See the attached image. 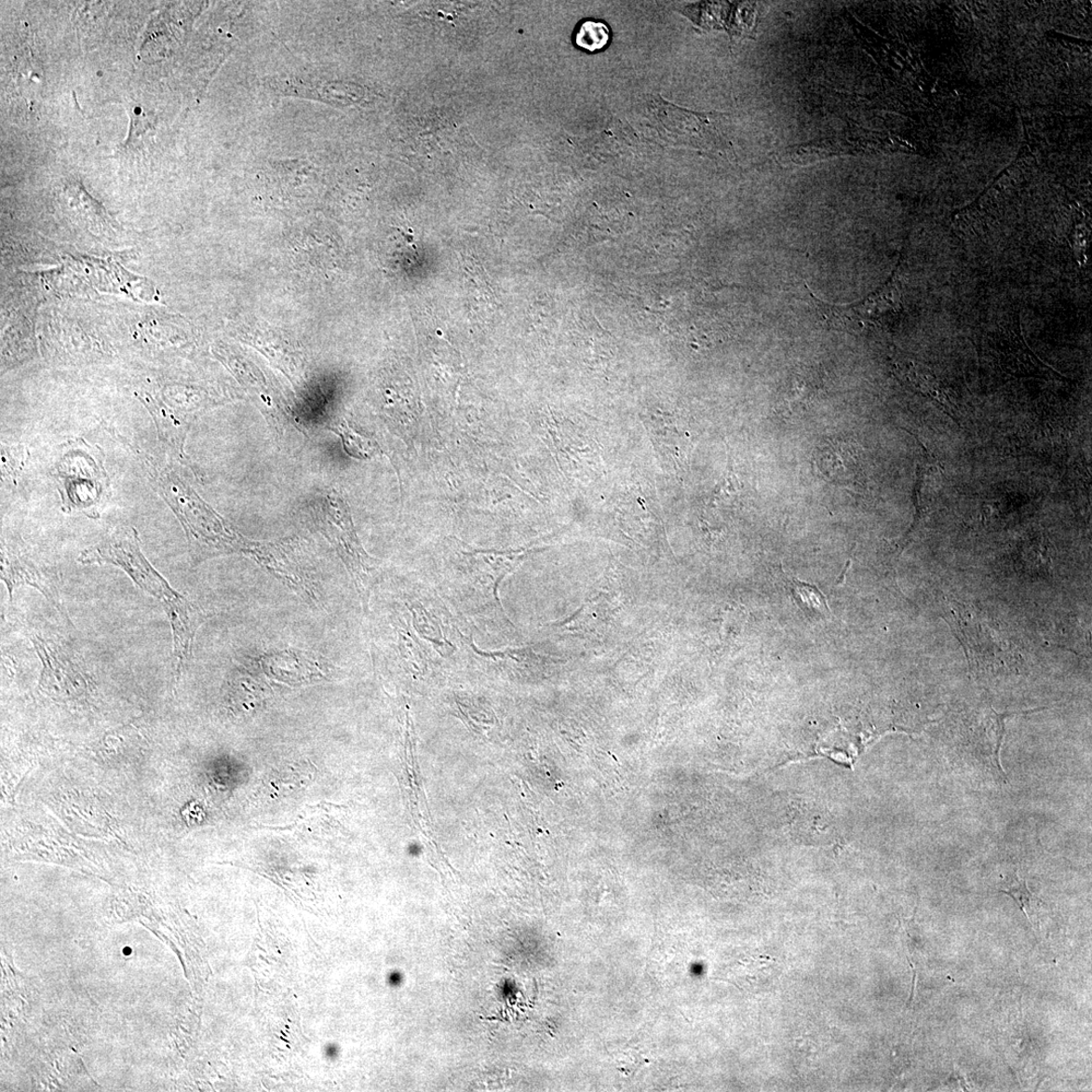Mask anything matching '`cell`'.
Masks as SVG:
<instances>
[{"label": "cell", "mask_w": 1092, "mask_h": 1092, "mask_svg": "<svg viewBox=\"0 0 1092 1092\" xmlns=\"http://www.w3.org/2000/svg\"><path fill=\"white\" fill-rule=\"evenodd\" d=\"M858 446L845 439H830L818 446L815 465L821 478L829 483L853 486L862 478Z\"/></svg>", "instance_id": "7"}, {"label": "cell", "mask_w": 1092, "mask_h": 1092, "mask_svg": "<svg viewBox=\"0 0 1092 1092\" xmlns=\"http://www.w3.org/2000/svg\"><path fill=\"white\" fill-rule=\"evenodd\" d=\"M31 640L42 662L40 689L59 700H73L85 695L88 677L75 657L62 645L39 634H34Z\"/></svg>", "instance_id": "4"}, {"label": "cell", "mask_w": 1092, "mask_h": 1092, "mask_svg": "<svg viewBox=\"0 0 1092 1092\" xmlns=\"http://www.w3.org/2000/svg\"><path fill=\"white\" fill-rule=\"evenodd\" d=\"M2 579L13 599L21 586H31L41 592L59 613L64 614L61 599V579L50 563L41 560L20 546L2 543Z\"/></svg>", "instance_id": "5"}, {"label": "cell", "mask_w": 1092, "mask_h": 1092, "mask_svg": "<svg viewBox=\"0 0 1092 1092\" xmlns=\"http://www.w3.org/2000/svg\"><path fill=\"white\" fill-rule=\"evenodd\" d=\"M791 593L807 615L829 618L831 615L827 597L816 586L792 579Z\"/></svg>", "instance_id": "11"}, {"label": "cell", "mask_w": 1092, "mask_h": 1092, "mask_svg": "<svg viewBox=\"0 0 1092 1092\" xmlns=\"http://www.w3.org/2000/svg\"><path fill=\"white\" fill-rule=\"evenodd\" d=\"M904 377L907 381L915 387L921 394L933 398L938 405H941L950 416L957 419L954 405L950 400L947 393L943 389L941 384L929 371L924 369L907 367L903 370Z\"/></svg>", "instance_id": "9"}, {"label": "cell", "mask_w": 1092, "mask_h": 1092, "mask_svg": "<svg viewBox=\"0 0 1092 1092\" xmlns=\"http://www.w3.org/2000/svg\"><path fill=\"white\" fill-rule=\"evenodd\" d=\"M53 476L63 512L100 518L111 496V481L103 465L102 452L97 446L84 439L65 444Z\"/></svg>", "instance_id": "3"}, {"label": "cell", "mask_w": 1092, "mask_h": 1092, "mask_svg": "<svg viewBox=\"0 0 1092 1092\" xmlns=\"http://www.w3.org/2000/svg\"><path fill=\"white\" fill-rule=\"evenodd\" d=\"M84 565H111L121 569L139 586L155 597L167 613L173 634V674H182L192 660L195 633L205 617L192 602L171 588L151 565L141 548L139 533L132 526L115 528L101 542L81 551Z\"/></svg>", "instance_id": "1"}, {"label": "cell", "mask_w": 1092, "mask_h": 1092, "mask_svg": "<svg viewBox=\"0 0 1092 1092\" xmlns=\"http://www.w3.org/2000/svg\"><path fill=\"white\" fill-rule=\"evenodd\" d=\"M346 452L356 459H371L378 452V446L371 439L359 436L348 426L340 427Z\"/></svg>", "instance_id": "13"}, {"label": "cell", "mask_w": 1092, "mask_h": 1092, "mask_svg": "<svg viewBox=\"0 0 1092 1092\" xmlns=\"http://www.w3.org/2000/svg\"><path fill=\"white\" fill-rule=\"evenodd\" d=\"M258 666L269 679L290 686L319 682L330 673L329 665L321 659L299 651H279L264 654Z\"/></svg>", "instance_id": "6"}, {"label": "cell", "mask_w": 1092, "mask_h": 1092, "mask_svg": "<svg viewBox=\"0 0 1092 1092\" xmlns=\"http://www.w3.org/2000/svg\"><path fill=\"white\" fill-rule=\"evenodd\" d=\"M1002 892L1015 899L1018 906L1027 915V918H1029V911L1031 913L1034 912L1041 903V900L1030 892L1025 880H1019L1017 875L1015 883L1005 890H1002Z\"/></svg>", "instance_id": "14"}, {"label": "cell", "mask_w": 1092, "mask_h": 1092, "mask_svg": "<svg viewBox=\"0 0 1092 1092\" xmlns=\"http://www.w3.org/2000/svg\"><path fill=\"white\" fill-rule=\"evenodd\" d=\"M152 485L180 520L197 565L207 559L243 553L252 557L256 544L244 539L174 473L147 457Z\"/></svg>", "instance_id": "2"}, {"label": "cell", "mask_w": 1092, "mask_h": 1092, "mask_svg": "<svg viewBox=\"0 0 1092 1092\" xmlns=\"http://www.w3.org/2000/svg\"><path fill=\"white\" fill-rule=\"evenodd\" d=\"M30 452L25 445L2 444V483L7 488L20 486L25 475Z\"/></svg>", "instance_id": "10"}, {"label": "cell", "mask_w": 1092, "mask_h": 1092, "mask_svg": "<svg viewBox=\"0 0 1092 1092\" xmlns=\"http://www.w3.org/2000/svg\"><path fill=\"white\" fill-rule=\"evenodd\" d=\"M266 692L265 685L249 672L238 670L229 680L231 702L238 703L241 708L249 710L257 708L265 699Z\"/></svg>", "instance_id": "8"}, {"label": "cell", "mask_w": 1092, "mask_h": 1092, "mask_svg": "<svg viewBox=\"0 0 1092 1092\" xmlns=\"http://www.w3.org/2000/svg\"><path fill=\"white\" fill-rule=\"evenodd\" d=\"M610 40H612V32L606 23L600 20H584L573 34L575 46L589 52L604 49Z\"/></svg>", "instance_id": "12"}, {"label": "cell", "mask_w": 1092, "mask_h": 1092, "mask_svg": "<svg viewBox=\"0 0 1092 1092\" xmlns=\"http://www.w3.org/2000/svg\"><path fill=\"white\" fill-rule=\"evenodd\" d=\"M400 978H401V977H398V976H393V977H391V982H392L393 984H397V983L400 982Z\"/></svg>", "instance_id": "15"}]
</instances>
